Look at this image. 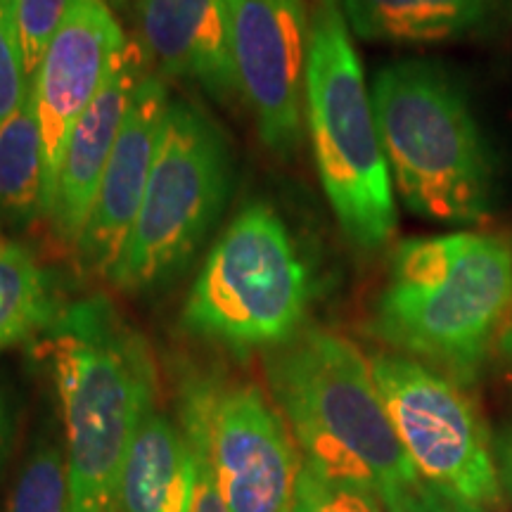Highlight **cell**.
<instances>
[{"instance_id": "1", "label": "cell", "mask_w": 512, "mask_h": 512, "mask_svg": "<svg viewBox=\"0 0 512 512\" xmlns=\"http://www.w3.org/2000/svg\"><path fill=\"white\" fill-rule=\"evenodd\" d=\"M264 368L304 463L366 486L387 512H425L439 501L408 458L370 358L354 342L325 328H304L264 351Z\"/></svg>"}, {"instance_id": "2", "label": "cell", "mask_w": 512, "mask_h": 512, "mask_svg": "<svg viewBox=\"0 0 512 512\" xmlns=\"http://www.w3.org/2000/svg\"><path fill=\"white\" fill-rule=\"evenodd\" d=\"M510 316L512 240L463 228L392 249L370 332L396 354L470 387Z\"/></svg>"}, {"instance_id": "3", "label": "cell", "mask_w": 512, "mask_h": 512, "mask_svg": "<svg viewBox=\"0 0 512 512\" xmlns=\"http://www.w3.org/2000/svg\"><path fill=\"white\" fill-rule=\"evenodd\" d=\"M67 441L72 512H121V472L155 411L150 344L105 294L62 309L43 339Z\"/></svg>"}, {"instance_id": "4", "label": "cell", "mask_w": 512, "mask_h": 512, "mask_svg": "<svg viewBox=\"0 0 512 512\" xmlns=\"http://www.w3.org/2000/svg\"><path fill=\"white\" fill-rule=\"evenodd\" d=\"M370 95L403 207L460 230L491 219L498 200L494 147L453 74L430 60H401L377 72Z\"/></svg>"}, {"instance_id": "5", "label": "cell", "mask_w": 512, "mask_h": 512, "mask_svg": "<svg viewBox=\"0 0 512 512\" xmlns=\"http://www.w3.org/2000/svg\"><path fill=\"white\" fill-rule=\"evenodd\" d=\"M306 128L320 185L347 240L363 252L387 247L399 226L394 181L339 0L311 8Z\"/></svg>"}, {"instance_id": "6", "label": "cell", "mask_w": 512, "mask_h": 512, "mask_svg": "<svg viewBox=\"0 0 512 512\" xmlns=\"http://www.w3.org/2000/svg\"><path fill=\"white\" fill-rule=\"evenodd\" d=\"M313 275L283 216L252 202L211 247L181 311L190 335L235 354L268 351L304 330Z\"/></svg>"}, {"instance_id": "7", "label": "cell", "mask_w": 512, "mask_h": 512, "mask_svg": "<svg viewBox=\"0 0 512 512\" xmlns=\"http://www.w3.org/2000/svg\"><path fill=\"white\" fill-rule=\"evenodd\" d=\"M233 155L223 131L190 100H171L150 181L110 283L152 292L174 283L226 209Z\"/></svg>"}, {"instance_id": "8", "label": "cell", "mask_w": 512, "mask_h": 512, "mask_svg": "<svg viewBox=\"0 0 512 512\" xmlns=\"http://www.w3.org/2000/svg\"><path fill=\"white\" fill-rule=\"evenodd\" d=\"M181 432L230 512H292L302 460L278 406L219 370L183 377Z\"/></svg>"}, {"instance_id": "9", "label": "cell", "mask_w": 512, "mask_h": 512, "mask_svg": "<svg viewBox=\"0 0 512 512\" xmlns=\"http://www.w3.org/2000/svg\"><path fill=\"white\" fill-rule=\"evenodd\" d=\"M370 368L408 458L439 501L467 510L503 505L494 439L458 382L403 354H375Z\"/></svg>"}, {"instance_id": "10", "label": "cell", "mask_w": 512, "mask_h": 512, "mask_svg": "<svg viewBox=\"0 0 512 512\" xmlns=\"http://www.w3.org/2000/svg\"><path fill=\"white\" fill-rule=\"evenodd\" d=\"M240 98L275 157L304 143L311 10L306 0H228Z\"/></svg>"}, {"instance_id": "11", "label": "cell", "mask_w": 512, "mask_h": 512, "mask_svg": "<svg viewBox=\"0 0 512 512\" xmlns=\"http://www.w3.org/2000/svg\"><path fill=\"white\" fill-rule=\"evenodd\" d=\"M128 38L105 0H72L34 76L43 140V216L53 200L67 140L110 79Z\"/></svg>"}, {"instance_id": "12", "label": "cell", "mask_w": 512, "mask_h": 512, "mask_svg": "<svg viewBox=\"0 0 512 512\" xmlns=\"http://www.w3.org/2000/svg\"><path fill=\"white\" fill-rule=\"evenodd\" d=\"M169 105L171 95L162 76L147 72L133 93L91 214L74 247L79 266L86 273L110 280L121 261L143 204Z\"/></svg>"}, {"instance_id": "13", "label": "cell", "mask_w": 512, "mask_h": 512, "mask_svg": "<svg viewBox=\"0 0 512 512\" xmlns=\"http://www.w3.org/2000/svg\"><path fill=\"white\" fill-rule=\"evenodd\" d=\"M145 76V48H140L136 41H128L114 64L110 79L102 86L93 105L76 121L72 136L67 140L46 219L57 238L72 249L79 242L81 230L91 214L100 178L117 145L133 93Z\"/></svg>"}, {"instance_id": "14", "label": "cell", "mask_w": 512, "mask_h": 512, "mask_svg": "<svg viewBox=\"0 0 512 512\" xmlns=\"http://www.w3.org/2000/svg\"><path fill=\"white\" fill-rule=\"evenodd\" d=\"M145 53L164 74L195 81L219 102L240 95L228 0H138Z\"/></svg>"}, {"instance_id": "15", "label": "cell", "mask_w": 512, "mask_h": 512, "mask_svg": "<svg viewBox=\"0 0 512 512\" xmlns=\"http://www.w3.org/2000/svg\"><path fill=\"white\" fill-rule=\"evenodd\" d=\"M200 463L181 427L157 408L138 427L121 472V512H190Z\"/></svg>"}, {"instance_id": "16", "label": "cell", "mask_w": 512, "mask_h": 512, "mask_svg": "<svg viewBox=\"0 0 512 512\" xmlns=\"http://www.w3.org/2000/svg\"><path fill=\"white\" fill-rule=\"evenodd\" d=\"M339 8L366 41L446 43L482 29L496 0H339Z\"/></svg>"}, {"instance_id": "17", "label": "cell", "mask_w": 512, "mask_h": 512, "mask_svg": "<svg viewBox=\"0 0 512 512\" xmlns=\"http://www.w3.org/2000/svg\"><path fill=\"white\" fill-rule=\"evenodd\" d=\"M43 216V140L34 83L19 110L0 126V219L27 223Z\"/></svg>"}, {"instance_id": "18", "label": "cell", "mask_w": 512, "mask_h": 512, "mask_svg": "<svg viewBox=\"0 0 512 512\" xmlns=\"http://www.w3.org/2000/svg\"><path fill=\"white\" fill-rule=\"evenodd\" d=\"M62 313L48 273L24 245H0V351L46 335Z\"/></svg>"}, {"instance_id": "19", "label": "cell", "mask_w": 512, "mask_h": 512, "mask_svg": "<svg viewBox=\"0 0 512 512\" xmlns=\"http://www.w3.org/2000/svg\"><path fill=\"white\" fill-rule=\"evenodd\" d=\"M5 512H72L67 453L55 439H38L19 467Z\"/></svg>"}, {"instance_id": "20", "label": "cell", "mask_w": 512, "mask_h": 512, "mask_svg": "<svg viewBox=\"0 0 512 512\" xmlns=\"http://www.w3.org/2000/svg\"><path fill=\"white\" fill-rule=\"evenodd\" d=\"M292 512H387V508L366 486L325 475L302 460Z\"/></svg>"}, {"instance_id": "21", "label": "cell", "mask_w": 512, "mask_h": 512, "mask_svg": "<svg viewBox=\"0 0 512 512\" xmlns=\"http://www.w3.org/2000/svg\"><path fill=\"white\" fill-rule=\"evenodd\" d=\"M17 31V0H0V126L19 110L31 88Z\"/></svg>"}, {"instance_id": "22", "label": "cell", "mask_w": 512, "mask_h": 512, "mask_svg": "<svg viewBox=\"0 0 512 512\" xmlns=\"http://www.w3.org/2000/svg\"><path fill=\"white\" fill-rule=\"evenodd\" d=\"M69 3L72 0H17L19 43H22L24 67H27L31 81L41 67L55 31L60 29L64 15H67Z\"/></svg>"}, {"instance_id": "23", "label": "cell", "mask_w": 512, "mask_h": 512, "mask_svg": "<svg viewBox=\"0 0 512 512\" xmlns=\"http://www.w3.org/2000/svg\"><path fill=\"white\" fill-rule=\"evenodd\" d=\"M12 444H15V415H12L10 399L5 394L3 382H0V479L8 467Z\"/></svg>"}, {"instance_id": "24", "label": "cell", "mask_w": 512, "mask_h": 512, "mask_svg": "<svg viewBox=\"0 0 512 512\" xmlns=\"http://www.w3.org/2000/svg\"><path fill=\"white\" fill-rule=\"evenodd\" d=\"M200 463V460H197ZM190 512H230L223 503V498L216 491L214 482H211L209 472L204 470L200 463V477H197V489H195V501H192Z\"/></svg>"}, {"instance_id": "25", "label": "cell", "mask_w": 512, "mask_h": 512, "mask_svg": "<svg viewBox=\"0 0 512 512\" xmlns=\"http://www.w3.org/2000/svg\"><path fill=\"white\" fill-rule=\"evenodd\" d=\"M494 453H496L498 472H501L503 489L508 491L512 498V422L498 430V434L494 437Z\"/></svg>"}, {"instance_id": "26", "label": "cell", "mask_w": 512, "mask_h": 512, "mask_svg": "<svg viewBox=\"0 0 512 512\" xmlns=\"http://www.w3.org/2000/svg\"><path fill=\"white\" fill-rule=\"evenodd\" d=\"M496 349H498V354L503 356V361L512 368V316H510L508 323H505V328L501 330V335H498Z\"/></svg>"}, {"instance_id": "27", "label": "cell", "mask_w": 512, "mask_h": 512, "mask_svg": "<svg viewBox=\"0 0 512 512\" xmlns=\"http://www.w3.org/2000/svg\"><path fill=\"white\" fill-rule=\"evenodd\" d=\"M425 512H477V510H467V508H458V505L437 501L434 505H430Z\"/></svg>"}, {"instance_id": "28", "label": "cell", "mask_w": 512, "mask_h": 512, "mask_svg": "<svg viewBox=\"0 0 512 512\" xmlns=\"http://www.w3.org/2000/svg\"><path fill=\"white\" fill-rule=\"evenodd\" d=\"M0 245H5V238H3V233H0Z\"/></svg>"}]
</instances>
